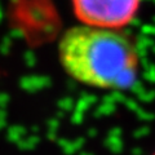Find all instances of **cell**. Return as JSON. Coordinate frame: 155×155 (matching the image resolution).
Segmentation results:
<instances>
[{
	"label": "cell",
	"instance_id": "1",
	"mask_svg": "<svg viewBox=\"0 0 155 155\" xmlns=\"http://www.w3.org/2000/svg\"><path fill=\"white\" fill-rule=\"evenodd\" d=\"M58 58L70 78L97 89H129L140 74L137 45L123 30L69 28L58 43Z\"/></svg>",
	"mask_w": 155,
	"mask_h": 155
},
{
	"label": "cell",
	"instance_id": "2",
	"mask_svg": "<svg viewBox=\"0 0 155 155\" xmlns=\"http://www.w3.org/2000/svg\"><path fill=\"white\" fill-rule=\"evenodd\" d=\"M71 7L80 25L123 30L137 17L141 0H71Z\"/></svg>",
	"mask_w": 155,
	"mask_h": 155
},
{
	"label": "cell",
	"instance_id": "3",
	"mask_svg": "<svg viewBox=\"0 0 155 155\" xmlns=\"http://www.w3.org/2000/svg\"><path fill=\"white\" fill-rule=\"evenodd\" d=\"M154 155H155V154H154Z\"/></svg>",
	"mask_w": 155,
	"mask_h": 155
}]
</instances>
